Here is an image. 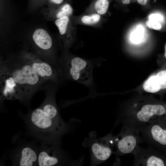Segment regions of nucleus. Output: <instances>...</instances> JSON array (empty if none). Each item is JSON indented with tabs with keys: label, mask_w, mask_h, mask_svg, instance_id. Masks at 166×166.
<instances>
[{
	"label": "nucleus",
	"mask_w": 166,
	"mask_h": 166,
	"mask_svg": "<svg viewBox=\"0 0 166 166\" xmlns=\"http://www.w3.org/2000/svg\"><path fill=\"white\" fill-rule=\"evenodd\" d=\"M69 72L74 80L84 84H88L92 77V68L86 60L78 57L71 60L69 65Z\"/></svg>",
	"instance_id": "9"
},
{
	"label": "nucleus",
	"mask_w": 166,
	"mask_h": 166,
	"mask_svg": "<svg viewBox=\"0 0 166 166\" xmlns=\"http://www.w3.org/2000/svg\"><path fill=\"white\" fill-rule=\"evenodd\" d=\"M164 57L166 58V45L165 46V52L164 54Z\"/></svg>",
	"instance_id": "24"
},
{
	"label": "nucleus",
	"mask_w": 166,
	"mask_h": 166,
	"mask_svg": "<svg viewBox=\"0 0 166 166\" xmlns=\"http://www.w3.org/2000/svg\"><path fill=\"white\" fill-rule=\"evenodd\" d=\"M165 121H160L137 128L142 140L152 147L166 146Z\"/></svg>",
	"instance_id": "5"
},
{
	"label": "nucleus",
	"mask_w": 166,
	"mask_h": 166,
	"mask_svg": "<svg viewBox=\"0 0 166 166\" xmlns=\"http://www.w3.org/2000/svg\"><path fill=\"white\" fill-rule=\"evenodd\" d=\"M141 26H138L132 31L130 34L131 42L135 44H138L142 42L143 39L144 31Z\"/></svg>",
	"instance_id": "17"
},
{
	"label": "nucleus",
	"mask_w": 166,
	"mask_h": 166,
	"mask_svg": "<svg viewBox=\"0 0 166 166\" xmlns=\"http://www.w3.org/2000/svg\"><path fill=\"white\" fill-rule=\"evenodd\" d=\"M114 140L116 153L119 155L132 154L142 141L137 128L124 125L123 126L120 133Z\"/></svg>",
	"instance_id": "3"
},
{
	"label": "nucleus",
	"mask_w": 166,
	"mask_h": 166,
	"mask_svg": "<svg viewBox=\"0 0 166 166\" xmlns=\"http://www.w3.org/2000/svg\"><path fill=\"white\" fill-rule=\"evenodd\" d=\"M39 147L33 143L26 142L18 145L11 152L12 165L38 166Z\"/></svg>",
	"instance_id": "4"
},
{
	"label": "nucleus",
	"mask_w": 166,
	"mask_h": 166,
	"mask_svg": "<svg viewBox=\"0 0 166 166\" xmlns=\"http://www.w3.org/2000/svg\"><path fill=\"white\" fill-rule=\"evenodd\" d=\"M73 12V9L71 5L65 2L58 6L56 11L55 17L57 19L65 16L71 17Z\"/></svg>",
	"instance_id": "16"
},
{
	"label": "nucleus",
	"mask_w": 166,
	"mask_h": 166,
	"mask_svg": "<svg viewBox=\"0 0 166 166\" xmlns=\"http://www.w3.org/2000/svg\"><path fill=\"white\" fill-rule=\"evenodd\" d=\"M91 149L95 157L101 161L108 159L112 153V149L109 144L103 145L94 143L92 144Z\"/></svg>",
	"instance_id": "14"
},
{
	"label": "nucleus",
	"mask_w": 166,
	"mask_h": 166,
	"mask_svg": "<svg viewBox=\"0 0 166 166\" xmlns=\"http://www.w3.org/2000/svg\"><path fill=\"white\" fill-rule=\"evenodd\" d=\"M121 2L123 5H127L130 3L131 0H116Z\"/></svg>",
	"instance_id": "23"
},
{
	"label": "nucleus",
	"mask_w": 166,
	"mask_h": 166,
	"mask_svg": "<svg viewBox=\"0 0 166 166\" xmlns=\"http://www.w3.org/2000/svg\"><path fill=\"white\" fill-rule=\"evenodd\" d=\"M0 96L7 100H18L25 101L23 93L13 77L1 67L0 70Z\"/></svg>",
	"instance_id": "6"
},
{
	"label": "nucleus",
	"mask_w": 166,
	"mask_h": 166,
	"mask_svg": "<svg viewBox=\"0 0 166 166\" xmlns=\"http://www.w3.org/2000/svg\"><path fill=\"white\" fill-rule=\"evenodd\" d=\"M20 115L28 134L41 144H59L69 126L62 119L53 97L48 94L39 107Z\"/></svg>",
	"instance_id": "1"
},
{
	"label": "nucleus",
	"mask_w": 166,
	"mask_h": 166,
	"mask_svg": "<svg viewBox=\"0 0 166 166\" xmlns=\"http://www.w3.org/2000/svg\"><path fill=\"white\" fill-rule=\"evenodd\" d=\"M33 38L36 44L42 49H49L52 45V40L50 36L43 29L36 30L33 34Z\"/></svg>",
	"instance_id": "12"
},
{
	"label": "nucleus",
	"mask_w": 166,
	"mask_h": 166,
	"mask_svg": "<svg viewBox=\"0 0 166 166\" xmlns=\"http://www.w3.org/2000/svg\"><path fill=\"white\" fill-rule=\"evenodd\" d=\"M103 16L95 13H84L78 16H72L71 19L76 25H83L94 27H100L103 21Z\"/></svg>",
	"instance_id": "11"
},
{
	"label": "nucleus",
	"mask_w": 166,
	"mask_h": 166,
	"mask_svg": "<svg viewBox=\"0 0 166 166\" xmlns=\"http://www.w3.org/2000/svg\"><path fill=\"white\" fill-rule=\"evenodd\" d=\"M163 16L159 14H152L149 16L148 19H152L157 21L159 22H162L163 20Z\"/></svg>",
	"instance_id": "20"
},
{
	"label": "nucleus",
	"mask_w": 166,
	"mask_h": 166,
	"mask_svg": "<svg viewBox=\"0 0 166 166\" xmlns=\"http://www.w3.org/2000/svg\"><path fill=\"white\" fill-rule=\"evenodd\" d=\"M149 1V0H137L139 4L143 6L146 5Z\"/></svg>",
	"instance_id": "22"
},
{
	"label": "nucleus",
	"mask_w": 166,
	"mask_h": 166,
	"mask_svg": "<svg viewBox=\"0 0 166 166\" xmlns=\"http://www.w3.org/2000/svg\"><path fill=\"white\" fill-rule=\"evenodd\" d=\"M143 88L149 93H155L160 91L161 88L156 75L150 76L144 82Z\"/></svg>",
	"instance_id": "15"
},
{
	"label": "nucleus",
	"mask_w": 166,
	"mask_h": 166,
	"mask_svg": "<svg viewBox=\"0 0 166 166\" xmlns=\"http://www.w3.org/2000/svg\"><path fill=\"white\" fill-rule=\"evenodd\" d=\"M36 0L38 1H42L43 0Z\"/></svg>",
	"instance_id": "25"
},
{
	"label": "nucleus",
	"mask_w": 166,
	"mask_h": 166,
	"mask_svg": "<svg viewBox=\"0 0 166 166\" xmlns=\"http://www.w3.org/2000/svg\"><path fill=\"white\" fill-rule=\"evenodd\" d=\"M58 144H41L39 147L38 166H53L60 164L63 157Z\"/></svg>",
	"instance_id": "8"
},
{
	"label": "nucleus",
	"mask_w": 166,
	"mask_h": 166,
	"mask_svg": "<svg viewBox=\"0 0 166 166\" xmlns=\"http://www.w3.org/2000/svg\"><path fill=\"white\" fill-rule=\"evenodd\" d=\"M13 78L21 89L25 101L29 99L31 89L35 88L40 83L42 79L28 63L17 65H2Z\"/></svg>",
	"instance_id": "2"
},
{
	"label": "nucleus",
	"mask_w": 166,
	"mask_h": 166,
	"mask_svg": "<svg viewBox=\"0 0 166 166\" xmlns=\"http://www.w3.org/2000/svg\"><path fill=\"white\" fill-rule=\"evenodd\" d=\"M156 76L161 89H166V70L159 72L156 75Z\"/></svg>",
	"instance_id": "18"
},
{
	"label": "nucleus",
	"mask_w": 166,
	"mask_h": 166,
	"mask_svg": "<svg viewBox=\"0 0 166 166\" xmlns=\"http://www.w3.org/2000/svg\"><path fill=\"white\" fill-rule=\"evenodd\" d=\"M146 25L149 28L159 30L161 28L160 22L153 20L148 19L146 22Z\"/></svg>",
	"instance_id": "19"
},
{
	"label": "nucleus",
	"mask_w": 166,
	"mask_h": 166,
	"mask_svg": "<svg viewBox=\"0 0 166 166\" xmlns=\"http://www.w3.org/2000/svg\"><path fill=\"white\" fill-rule=\"evenodd\" d=\"M111 0H92L84 13H95L103 16L107 13Z\"/></svg>",
	"instance_id": "13"
},
{
	"label": "nucleus",
	"mask_w": 166,
	"mask_h": 166,
	"mask_svg": "<svg viewBox=\"0 0 166 166\" xmlns=\"http://www.w3.org/2000/svg\"><path fill=\"white\" fill-rule=\"evenodd\" d=\"M132 154L134 157V166L165 165L164 160L152 146L144 148L138 145Z\"/></svg>",
	"instance_id": "7"
},
{
	"label": "nucleus",
	"mask_w": 166,
	"mask_h": 166,
	"mask_svg": "<svg viewBox=\"0 0 166 166\" xmlns=\"http://www.w3.org/2000/svg\"><path fill=\"white\" fill-rule=\"evenodd\" d=\"M65 0H49V2L56 6H59L65 2Z\"/></svg>",
	"instance_id": "21"
},
{
	"label": "nucleus",
	"mask_w": 166,
	"mask_h": 166,
	"mask_svg": "<svg viewBox=\"0 0 166 166\" xmlns=\"http://www.w3.org/2000/svg\"><path fill=\"white\" fill-rule=\"evenodd\" d=\"M42 80H52L54 77V69L49 64L38 60L28 59L26 61Z\"/></svg>",
	"instance_id": "10"
}]
</instances>
